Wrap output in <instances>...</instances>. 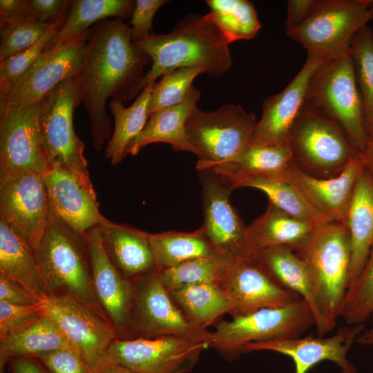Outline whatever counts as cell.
Here are the masks:
<instances>
[{
  "label": "cell",
  "mask_w": 373,
  "mask_h": 373,
  "mask_svg": "<svg viewBox=\"0 0 373 373\" xmlns=\"http://www.w3.org/2000/svg\"><path fill=\"white\" fill-rule=\"evenodd\" d=\"M151 57L131 39L123 19H104L91 28L79 73L82 103L87 112L96 151L112 135L108 98L125 102L142 91L144 68Z\"/></svg>",
  "instance_id": "1"
},
{
  "label": "cell",
  "mask_w": 373,
  "mask_h": 373,
  "mask_svg": "<svg viewBox=\"0 0 373 373\" xmlns=\"http://www.w3.org/2000/svg\"><path fill=\"white\" fill-rule=\"evenodd\" d=\"M152 60L143 89L165 73L182 67L200 68L203 74L218 77L232 65L231 44L210 13L189 15L167 34H151L134 42Z\"/></svg>",
  "instance_id": "2"
},
{
  "label": "cell",
  "mask_w": 373,
  "mask_h": 373,
  "mask_svg": "<svg viewBox=\"0 0 373 373\" xmlns=\"http://www.w3.org/2000/svg\"><path fill=\"white\" fill-rule=\"evenodd\" d=\"M294 250L311 274L321 314L316 333L324 336L336 326L350 283L351 242L346 224L332 221L318 226Z\"/></svg>",
  "instance_id": "3"
},
{
  "label": "cell",
  "mask_w": 373,
  "mask_h": 373,
  "mask_svg": "<svg viewBox=\"0 0 373 373\" xmlns=\"http://www.w3.org/2000/svg\"><path fill=\"white\" fill-rule=\"evenodd\" d=\"M34 251L45 295L70 297L107 319L94 292L85 236L74 232L50 210Z\"/></svg>",
  "instance_id": "4"
},
{
  "label": "cell",
  "mask_w": 373,
  "mask_h": 373,
  "mask_svg": "<svg viewBox=\"0 0 373 373\" xmlns=\"http://www.w3.org/2000/svg\"><path fill=\"white\" fill-rule=\"evenodd\" d=\"M305 106L333 121L360 153L370 139L362 96L349 53L324 59L314 72Z\"/></svg>",
  "instance_id": "5"
},
{
  "label": "cell",
  "mask_w": 373,
  "mask_h": 373,
  "mask_svg": "<svg viewBox=\"0 0 373 373\" xmlns=\"http://www.w3.org/2000/svg\"><path fill=\"white\" fill-rule=\"evenodd\" d=\"M79 73L61 82L40 102L39 127L50 166L64 169L95 193L84 155V144L73 127L74 111L82 103Z\"/></svg>",
  "instance_id": "6"
},
{
  "label": "cell",
  "mask_w": 373,
  "mask_h": 373,
  "mask_svg": "<svg viewBox=\"0 0 373 373\" xmlns=\"http://www.w3.org/2000/svg\"><path fill=\"white\" fill-rule=\"evenodd\" d=\"M257 121L242 107L224 104L213 111L196 107L186 122V132L196 150L198 171L236 161L251 144Z\"/></svg>",
  "instance_id": "7"
},
{
  "label": "cell",
  "mask_w": 373,
  "mask_h": 373,
  "mask_svg": "<svg viewBox=\"0 0 373 373\" xmlns=\"http://www.w3.org/2000/svg\"><path fill=\"white\" fill-rule=\"evenodd\" d=\"M315 326L312 312L303 298L281 307L263 308L217 323L210 347L233 360L248 343L302 336Z\"/></svg>",
  "instance_id": "8"
},
{
  "label": "cell",
  "mask_w": 373,
  "mask_h": 373,
  "mask_svg": "<svg viewBox=\"0 0 373 373\" xmlns=\"http://www.w3.org/2000/svg\"><path fill=\"white\" fill-rule=\"evenodd\" d=\"M370 0H315L305 19L287 35L323 59L347 54L357 32L370 20Z\"/></svg>",
  "instance_id": "9"
},
{
  "label": "cell",
  "mask_w": 373,
  "mask_h": 373,
  "mask_svg": "<svg viewBox=\"0 0 373 373\" xmlns=\"http://www.w3.org/2000/svg\"><path fill=\"white\" fill-rule=\"evenodd\" d=\"M294 163L309 175L330 178L339 175L359 154L333 121L304 106L290 133Z\"/></svg>",
  "instance_id": "10"
},
{
  "label": "cell",
  "mask_w": 373,
  "mask_h": 373,
  "mask_svg": "<svg viewBox=\"0 0 373 373\" xmlns=\"http://www.w3.org/2000/svg\"><path fill=\"white\" fill-rule=\"evenodd\" d=\"M90 32L91 28H88L67 39L60 38L57 34L36 62L0 96V113L40 103L61 82L78 74Z\"/></svg>",
  "instance_id": "11"
},
{
  "label": "cell",
  "mask_w": 373,
  "mask_h": 373,
  "mask_svg": "<svg viewBox=\"0 0 373 373\" xmlns=\"http://www.w3.org/2000/svg\"><path fill=\"white\" fill-rule=\"evenodd\" d=\"M133 338L175 336L211 344L213 332L191 323L172 300L160 269L133 281Z\"/></svg>",
  "instance_id": "12"
},
{
  "label": "cell",
  "mask_w": 373,
  "mask_h": 373,
  "mask_svg": "<svg viewBox=\"0 0 373 373\" xmlns=\"http://www.w3.org/2000/svg\"><path fill=\"white\" fill-rule=\"evenodd\" d=\"M209 344L184 337L116 338L108 354L136 373H188Z\"/></svg>",
  "instance_id": "13"
},
{
  "label": "cell",
  "mask_w": 373,
  "mask_h": 373,
  "mask_svg": "<svg viewBox=\"0 0 373 373\" xmlns=\"http://www.w3.org/2000/svg\"><path fill=\"white\" fill-rule=\"evenodd\" d=\"M42 312L60 329L91 370L108 355L119 338L111 323L84 304L68 296L45 295Z\"/></svg>",
  "instance_id": "14"
},
{
  "label": "cell",
  "mask_w": 373,
  "mask_h": 373,
  "mask_svg": "<svg viewBox=\"0 0 373 373\" xmlns=\"http://www.w3.org/2000/svg\"><path fill=\"white\" fill-rule=\"evenodd\" d=\"M39 104L0 113V181L24 171L50 169L40 132Z\"/></svg>",
  "instance_id": "15"
},
{
  "label": "cell",
  "mask_w": 373,
  "mask_h": 373,
  "mask_svg": "<svg viewBox=\"0 0 373 373\" xmlns=\"http://www.w3.org/2000/svg\"><path fill=\"white\" fill-rule=\"evenodd\" d=\"M50 207L43 175L24 171L0 181V219L35 251L46 231Z\"/></svg>",
  "instance_id": "16"
},
{
  "label": "cell",
  "mask_w": 373,
  "mask_h": 373,
  "mask_svg": "<svg viewBox=\"0 0 373 373\" xmlns=\"http://www.w3.org/2000/svg\"><path fill=\"white\" fill-rule=\"evenodd\" d=\"M204 221L200 229L218 254L232 259L250 257L247 227L230 202L233 188L213 170L199 171Z\"/></svg>",
  "instance_id": "17"
},
{
  "label": "cell",
  "mask_w": 373,
  "mask_h": 373,
  "mask_svg": "<svg viewBox=\"0 0 373 373\" xmlns=\"http://www.w3.org/2000/svg\"><path fill=\"white\" fill-rule=\"evenodd\" d=\"M85 240L97 300L119 338H131L133 283L124 278L111 262L97 225L86 233Z\"/></svg>",
  "instance_id": "18"
},
{
  "label": "cell",
  "mask_w": 373,
  "mask_h": 373,
  "mask_svg": "<svg viewBox=\"0 0 373 373\" xmlns=\"http://www.w3.org/2000/svg\"><path fill=\"white\" fill-rule=\"evenodd\" d=\"M364 329V324H360L341 327L329 337L309 334L305 337L253 342L243 347L242 353L267 350L287 356L294 361L295 373H307L312 367L324 361L336 363L341 373H357L347 354Z\"/></svg>",
  "instance_id": "19"
},
{
  "label": "cell",
  "mask_w": 373,
  "mask_h": 373,
  "mask_svg": "<svg viewBox=\"0 0 373 373\" xmlns=\"http://www.w3.org/2000/svg\"><path fill=\"white\" fill-rule=\"evenodd\" d=\"M218 284L231 303L232 316L284 307L300 298L278 285L251 257L236 259Z\"/></svg>",
  "instance_id": "20"
},
{
  "label": "cell",
  "mask_w": 373,
  "mask_h": 373,
  "mask_svg": "<svg viewBox=\"0 0 373 373\" xmlns=\"http://www.w3.org/2000/svg\"><path fill=\"white\" fill-rule=\"evenodd\" d=\"M363 169L359 154L330 178L309 175L293 161L279 175L316 211L332 221L345 222L358 178Z\"/></svg>",
  "instance_id": "21"
},
{
  "label": "cell",
  "mask_w": 373,
  "mask_h": 373,
  "mask_svg": "<svg viewBox=\"0 0 373 373\" xmlns=\"http://www.w3.org/2000/svg\"><path fill=\"white\" fill-rule=\"evenodd\" d=\"M323 60L307 54L303 68L285 89L264 100L252 144L289 143L292 128L304 108L311 77Z\"/></svg>",
  "instance_id": "22"
},
{
  "label": "cell",
  "mask_w": 373,
  "mask_h": 373,
  "mask_svg": "<svg viewBox=\"0 0 373 373\" xmlns=\"http://www.w3.org/2000/svg\"><path fill=\"white\" fill-rule=\"evenodd\" d=\"M51 211L74 232L85 236L102 218L96 193L68 171L52 165L43 175Z\"/></svg>",
  "instance_id": "23"
},
{
  "label": "cell",
  "mask_w": 373,
  "mask_h": 373,
  "mask_svg": "<svg viewBox=\"0 0 373 373\" xmlns=\"http://www.w3.org/2000/svg\"><path fill=\"white\" fill-rule=\"evenodd\" d=\"M105 251L119 273L134 281L157 269L149 233L102 217L97 224Z\"/></svg>",
  "instance_id": "24"
},
{
  "label": "cell",
  "mask_w": 373,
  "mask_h": 373,
  "mask_svg": "<svg viewBox=\"0 0 373 373\" xmlns=\"http://www.w3.org/2000/svg\"><path fill=\"white\" fill-rule=\"evenodd\" d=\"M252 258L278 285L306 301L318 327L321 314L315 287L306 264L294 250L276 246L260 250Z\"/></svg>",
  "instance_id": "25"
},
{
  "label": "cell",
  "mask_w": 373,
  "mask_h": 373,
  "mask_svg": "<svg viewBox=\"0 0 373 373\" xmlns=\"http://www.w3.org/2000/svg\"><path fill=\"white\" fill-rule=\"evenodd\" d=\"M200 95L193 85L180 104L152 113L141 133L129 146L127 154L135 155L149 144L164 142L170 144L176 151L196 155L195 149L188 139L185 126L189 116L197 107Z\"/></svg>",
  "instance_id": "26"
},
{
  "label": "cell",
  "mask_w": 373,
  "mask_h": 373,
  "mask_svg": "<svg viewBox=\"0 0 373 373\" xmlns=\"http://www.w3.org/2000/svg\"><path fill=\"white\" fill-rule=\"evenodd\" d=\"M316 227L287 214L269 201L265 211L247 227L249 256L252 258L258 251L276 246L295 249Z\"/></svg>",
  "instance_id": "27"
},
{
  "label": "cell",
  "mask_w": 373,
  "mask_h": 373,
  "mask_svg": "<svg viewBox=\"0 0 373 373\" xmlns=\"http://www.w3.org/2000/svg\"><path fill=\"white\" fill-rule=\"evenodd\" d=\"M345 223L351 242L350 285L361 271L373 246V180L364 167Z\"/></svg>",
  "instance_id": "28"
},
{
  "label": "cell",
  "mask_w": 373,
  "mask_h": 373,
  "mask_svg": "<svg viewBox=\"0 0 373 373\" xmlns=\"http://www.w3.org/2000/svg\"><path fill=\"white\" fill-rule=\"evenodd\" d=\"M62 349L73 350L60 329L42 312L31 323L0 339V373H3L11 358H37Z\"/></svg>",
  "instance_id": "29"
},
{
  "label": "cell",
  "mask_w": 373,
  "mask_h": 373,
  "mask_svg": "<svg viewBox=\"0 0 373 373\" xmlns=\"http://www.w3.org/2000/svg\"><path fill=\"white\" fill-rule=\"evenodd\" d=\"M0 274L39 300L45 296L34 250L21 234L1 219Z\"/></svg>",
  "instance_id": "30"
},
{
  "label": "cell",
  "mask_w": 373,
  "mask_h": 373,
  "mask_svg": "<svg viewBox=\"0 0 373 373\" xmlns=\"http://www.w3.org/2000/svg\"><path fill=\"white\" fill-rule=\"evenodd\" d=\"M168 291L186 319L202 329H207L222 316L231 312L228 297L216 283L190 285Z\"/></svg>",
  "instance_id": "31"
},
{
  "label": "cell",
  "mask_w": 373,
  "mask_h": 373,
  "mask_svg": "<svg viewBox=\"0 0 373 373\" xmlns=\"http://www.w3.org/2000/svg\"><path fill=\"white\" fill-rule=\"evenodd\" d=\"M233 189L251 187L264 192L269 201L287 214L314 227L332 222L314 210L280 175H249L226 179Z\"/></svg>",
  "instance_id": "32"
},
{
  "label": "cell",
  "mask_w": 373,
  "mask_h": 373,
  "mask_svg": "<svg viewBox=\"0 0 373 373\" xmlns=\"http://www.w3.org/2000/svg\"><path fill=\"white\" fill-rule=\"evenodd\" d=\"M155 84L145 87L128 107H125L121 102L110 100L108 106L115 124L107 142L105 155L113 164L121 162L127 155L129 146L144 129L150 116L149 106Z\"/></svg>",
  "instance_id": "33"
},
{
  "label": "cell",
  "mask_w": 373,
  "mask_h": 373,
  "mask_svg": "<svg viewBox=\"0 0 373 373\" xmlns=\"http://www.w3.org/2000/svg\"><path fill=\"white\" fill-rule=\"evenodd\" d=\"M155 266L160 270L200 257L218 254L200 228L193 232L169 231L150 233Z\"/></svg>",
  "instance_id": "34"
},
{
  "label": "cell",
  "mask_w": 373,
  "mask_h": 373,
  "mask_svg": "<svg viewBox=\"0 0 373 373\" xmlns=\"http://www.w3.org/2000/svg\"><path fill=\"white\" fill-rule=\"evenodd\" d=\"M289 143L251 144L234 162L214 167L225 179L249 175H279L292 162Z\"/></svg>",
  "instance_id": "35"
},
{
  "label": "cell",
  "mask_w": 373,
  "mask_h": 373,
  "mask_svg": "<svg viewBox=\"0 0 373 373\" xmlns=\"http://www.w3.org/2000/svg\"><path fill=\"white\" fill-rule=\"evenodd\" d=\"M58 37L67 39L82 33L89 27L111 17L131 18L135 1L133 0H75Z\"/></svg>",
  "instance_id": "36"
},
{
  "label": "cell",
  "mask_w": 373,
  "mask_h": 373,
  "mask_svg": "<svg viewBox=\"0 0 373 373\" xmlns=\"http://www.w3.org/2000/svg\"><path fill=\"white\" fill-rule=\"evenodd\" d=\"M210 14L230 43L254 38L261 28L254 4L247 0H208Z\"/></svg>",
  "instance_id": "37"
},
{
  "label": "cell",
  "mask_w": 373,
  "mask_h": 373,
  "mask_svg": "<svg viewBox=\"0 0 373 373\" xmlns=\"http://www.w3.org/2000/svg\"><path fill=\"white\" fill-rule=\"evenodd\" d=\"M235 260L220 254L200 257L160 270V278L168 291L190 285L218 283Z\"/></svg>",
  "instance_id": "38"
},
{
  "label": "cell",
  "mask_w": 373,
  "mask_h": 373,
  "mask_svg": "<svg viewBox=\"0 0 373 373\" xmlns=\"http://www.w3.org/2000/svg\"><path fill=\"white\" fill-rule=\"evenodd\" d=\"M348 53L362 96L369 131L373 122V31L371 28L365 26L357 32Z\"/></svg>",
  "instance_id": "39"
},
{
  "label": "cell",
  "mask_w": 373,
  "mask_h": 373,
  "mask_svg": "<svg viewBox=\"0 0 373 373\" xmlns=\"http://www.w3.org/2000/svg\"><path fill=\"white\" fill-rule=\"evenodd\" d=\"M373 314V246L357 277L350 283L340 317L350 325L364 324Z\"/></svg>",
  "instance_id": "40"
},
{
  "label": "cell",
  "mask_w": 373,
  "mask_h": 373,
  "mask_svg": "<svg viewBox=\"0 0 373 373\" xmlns=\"http://www.w3.org/2000/svg\"><path fill=\"white\" fill-rule=\"evenodd\" d=\"M203 74L200 68L182 67L162 76L153 85L149 106V115L160 109L180 104L187 95L194 79Z\"/></svg>",
  "instance_id": "41"
},
{
  "label": "cell",
  "mask_w": 373,
  "mask_h": 373,
  "mask_svg": "<svg viewBox=\"0 0 373 373\" xmlns=\"http://www.w3.org/2000/svg\"><path fill=\"white\" fill-rule=\"evenodd\" d=\"M54 27L59 28L33 19L0 26V62L32 46Z\"/></svg>",
  "instance_id": "42"
},
{
  "label": "cell",
  "mask_w": 373,
  "mask_h": 373,
  "mask_svg": "<svg viewBox=\"0 0 373 373\" xmlns=\"http://www.w3.org/2000/svg\"><path fill=\"white\" fill-rule=\"evenodd\" d=\"M59 28H52L37 42L0 64V96L3 95L27 70L39 58L50 41L58 34Z\"/></svg>",
  "instance_id": "43"
},
{
  "label": "cell",
  "mask_w": 373,
  "mask_h": 373,
  "mask_svg": "<svg viewBox=\"0 0 373 373\" xmlns=\"http://www.w3.org/2000/svg\"><path fill=\"white\" fill-rule=\"evenodd\" d=\"M41 301L30 305H15L0 301V339L33 321L42 314Z\"/></svg>",
  "instance_id": "44"
},
{
  "label": "cell",
  "mask_w": 373,
  "mask_h": 373,
  "mask_svg": "<svg viewBox=\"0 0 373 373\" xmlns=\"http://www.w3.org/2000/svg\"><path fill=\"white\" fill-rule=\"evenodd\" d=\"M48 373H93L90 367L72 349L58 350L37 357Z\"/></svg>",
  "instance_id": "45"
},
{
  "label": "cell",
  "mask_w": 373,
  "mask_h": 373,
  "mask_svg": "<svg viewBox=\"0 0 373 373\" xmlns=\"http://www.w3.org/2000/svg\"><path fill=\"white\" fill-rule=\"evenodd\" d=\"M168 2L165 0H136L130 23L131 37L133 42L148 38L152 32V21L159 8Z\"/></svg>",
  "instance_id": "46"
},
{
  "label": "cell",
  "mask_w": 373,
  "mask_h": 373,
  "mask_svg": "<svg viewBox=\"0 0 373 373\" xmlns=\"http://www.w3.org/2000/svg\"><path fill=\"white\" fill-rule=\"evenodd\" d=\"M29 3L34 19L42 23L55 25L60 28L67 17L66 10L71 1L67 0H29Z\"/></svg>",
  "instance_id": "47"
},
{
  "label": "cell",
  "mask_w": 373,
  "mask_h": 373,
  "mask_svg": "<svg viewBox=\"0 0 373 373\" xmlns=\"http://www.w3.org/2000/svg\"><path fill=\"white\" fill-rule=\"evenodd\" d=\"M40 300L26 289L0 274V301L15 305H30Z\"/></svg>",
  "instance_id": "48"
},
{
  "label": "cell",
  "mask_w": 373,
  "mask_h": 373,
  "mask_svg": "<svg viewBox=\"0 0 373 373\" xmlns=\"http://www.w3.org/2000/svg\"><path fill=\"white\" fill-rule=\"evenodd\" d=\"M28 19H33L29 0L0 1V26Z\"/></svg>",
  "instance_id": "49"
},
{
  "label": "cell",
  "mask_w": 373,
  "mask_h": 373,
  "mask_svg": "<svg viewBox=\"0 0 373 373\" xmlns=\"http://www.w3.org/2000/svg\"><path fill=\"white\" fill-rule=\"evenodd\" d=\"M315 0H289L287 3L286 30L299 24L307 16Z\"/></svg>",
  "instance_id": "50"
},
{
  "label": "cell",
  "mask_w": 373,
  "mask_h": 373,
  "mask_svg": "<svg viewBox=\"0 0 373 373\" xmlns=\"http://www.w3.org/2000/svg\"><path fill=\"white\" fill-rule=\"evenodd\" d=\"M8 362L11 373H48L37 358L13 357Z\"/></svg>",
  "instance_id": "51"
},
{
  "label": "cell",
  "mask_w": 373,
  "mask_h": 373,
  "mask_svg": "<svg viewBox=\"0 0 373 373\" xmlns=\"http://www.w3.org/2000/svg\"><path fill=\"white\" fill-rule=\"evenodd\" d=\"M93 373H136L115 361L108 354L94 367Z\"/></svg>",
  "instance_id": "52"
},
{
  "label": "cell",
  "mask_w": 373,
  "mask_h": 373,
  "mask_svg": "<svg viewBox=\"0 0 373 373\" xmlns=\"http://www.w3.org/2000/svg\"><path fill=\"white\" fill-rule=\"evenodd\" d=\"M364 169L373 180V138H370L363 149L359 153Z\"/></svg>",
  "instance_id": "53"
},
{
  "label": "cell",
  "mask_w": 373,
  "mask_h": 373,
  "mask_svg": "<svg viewBox=\"0 0 373 373\" xmlns=\"http://www.w3.org/2000/svg\"><path fill=\"white\" fill-rule=\"evenodd\" d=\"M370 318L371 325L368 328H365L356 340V343L360 345L373 346V314Z\"/></svg>",
  "instance_id": "54"
},
{
  "label": "cell",
  "mask_w": 373,
  "mask_h": 373,
  "mask_svg": "<svg viewBox=\"0 0 373 373\" xmlns=\"http://www.w3.org/2000/svg\"><path fill=\"white\" fill-rule=\"evenodd\" d=\"M369 12H370V20H372L373 19V0H370V3L369 6Z\"/></svg>",
  "instance_id": "55"
},
{
  "label": "cell",
  "mask_w": 373,
  "mask_h": 373,
  "mask_svg": "<svg viewBox=\"0 0 373 373\" xmlns=\"http://www.w3.org/2000/svg\"><path fill=\"white\" fill-rule=\"evenodd\" d=\"M370 138H373V122L368 131Z\"/></svg>",
  "instance_id": "56"
}]
</instances>
